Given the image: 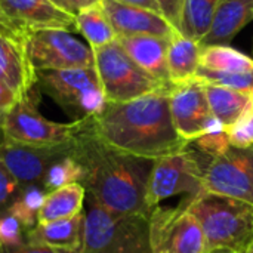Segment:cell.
<instances>
[{
  "label": "cell",
  "mask_w": 253,
  "mask_h": 253,
  "mask_svg": "<svg viewBox=\"0 0 253 253\" xmlns=\"http://www.w3.org/2000/svg\"><path fill=\"white\" fill-rule=\"evenodd\" d=\"M160 6L162 15L168 19V22L179 31V22H181V10L184 0H157Z\"/></svg>",
  "instance_id": "cell-32"
},
{
  "label": "cell",
  "mask_w": 253,
  "mask_h": 253,
  "mask_svg": "<svg viewBox=\"0 0 253 253\" xmlns=\"http://www.w3.org/2000/svg\"><path fill=\"white\" fill-rule=\"evenodd\" d=\"M253 18V0H219L202 46L227 44Z\"/></svg>",
  "instance_id": "cell-19"
},
{
  "label": "cell",
  "mask_w": 253,
  "mask_h": 253,
  "mask_svg": "<svg viewBox=\"0 0 253 253\" xmlns=\"http://www.w3.org/2000/svg\"><path fill=\"white\" fill-rule=\"evenodd\" d=\"M194 77L206 84H215V86H222V87L243 90V92H253V71L231 73V71H213L199 67Z\"/></svg>",
  "instance_id": "cell-28"
},
{
  "label": "cell",
  "mask_w": 253,
  "mask_h": 253,
  "mask_svg": "<svg viewBox=\"0 0 253 253\" xmlns=\"http://www.w3.org/2000/svg\"><path fill=\"white\" fill-rule=\"evenodd\" d=\"M117 1H122V3H126V4H132V6H138V7H142V9H147V10H153V12L162 13L157 0H117Z\"/></svg>",
  "instance_id": "cell-36"
},
{
  "label": "cell",
  "mask_w": 253,
  "mask_h": 253,
  "mask_svg": "<svg viewBox=\"0 0 253 253\" xmlns=\"http://www.w3.org/2000/svg\"><path fill=\"white\" fill-rule=\"evenodd\" d=\"M71 156L82 165L86 196L102 208L123 215H147L145 194L153 160L133 157L101 141L89 117L71 141Z\"/></svg>",
  "instance_id": "cell-1"
},
{
  "label": "cell",
  "mask_w": 253,
  "mask_h": 253,
  "mask_svg": "<svg viewBox=\"0 0 253 253\" xmlns=\"http://www.w3.org/2000/svg\"><path fill=\"white\" fill-rule=\"evenodd\" d=\"M83 119L58 123L40 114L31 92L19 98L6 113L1 126L3 139L28 145H59L70 142L82 129Z\"/></svg>",
  "instance_id": "cell-9"
},
{
  "label": "cell",
  "mask_w": 253,
  "mask_h": 253,
  "mask_svg": "<svg viewBox=\"0 0 253 253\" xmlns=\"http://www.w3.org/2000/svg\"><path fill=\"white\" fill-rule=\"evenodd\" d=\"M19 98L15 95V92L6 83H3L0 80V132H1V126H3L6 113L15 105V102Z\"/></svg>",
  "instance_id": "cell-34"
},
{
  "label": "cell",
  "mask_w": 253,
  "mask_h": 253,
  "mask_svg": "<svg viewBox=\"0 0 253 253\" xmlns=\"http://www.w3.org/2000/svg\"><path fill=\"white\" fill-rule=\"evenodd\" d=\"M84 202L86 188L82 184H70L49 191L39 212L37 224L73 218L83 212Z\"/></svg>",
  "instance_id": "cell-22"
},
{
  "label": "cell",
  "mask_w": 253,
  "mask_h": 253,
  "mask_svg": "<svg viewBox=\"0 0 253 253\" xmlns=\"http://www.w3.org/2000/svg\"><path fill=\"white\" fill-rule=\"evenodd\" d=\"M245 253H253V242L251 243V245H249V248L246 249V252Z\"/></svg>",
  "instance_id": "cell-39"
},
{
  "label": "cell",
  "mask_w": 253,
  "mask_h": 253,
  "mask_svg": "<svg viewBox=\"0 0 253 253\" xmlns=\"http://www.w3.org/2000/svg\"><path fill=\"white\" fill-rule=\"evenodd\" d=\"M199 156L197 150L185 148L154 160L145 194V203L150 211L170 197L185 194L187 199H193L205 191L203 176L208 165H203Z\"/></svg>",
  "instance_id": "cell-8"
},
{
  "label": "cell",
  "mask_w": 253,
  "mask_h": 253,
  "mask_svg": "<svg viewBox=\"0 0 253 253\" xmlns=\"http://www.w3.org/2000/svg\"><path fill=\"white\" fill-rule=\"evenodd\" d=\"M19 40L25 56L37 71L95 67L93 49L65 28L24 30Z\"/></svg>",
  "instance_id": "cell-5"
},
{
  "label": "cell",
  "mask_w": 253,
  "mask_h": 253,
  "mask_svg": "<svg viewBox=\"0 0 253 253\" xmlns=\"http://www.w3.org/2000/svg\"><path fill=\"white\" fill-rule=\"evenodd\" d=\"M76 25L92 49L102 47L117 40V33L104 10L101 0L79 10L76 13Z\"/></svg>",
  "instance_id": "cell-23"
},
{
  "label": "cell",
  "mask_w": 253,
  "mask_h": 253,
  "mask_svg": "<svg viewBox=\"0 0 253 253\" xmlns=\"http://www.w3.org/2000/svg\"><path fill=\"white\" fill-rule=\"evenodd\" d=\"M0 31H3V33H6V34H10V33H9V31H7V30H6V28L1 25V24H0ZM10 36H12V34H10Z\"/></svg>",
  "instance_id": "cell-40"
},
{
  "label": "cell",
  "mask_w": 253,
  "mask_h": 253,
  "mask_svg": "<svg viewBox=\"0 0 253 253\" xmlns=\"http://www.w3.org/2000/svg\"><path fill=\"white\" fill-rule=\"evenodd\" d=\"M203 190L253 208V147L230 145L225 153L212 159L205 169Z\"/></svg>",
  "instance_id": "cell-11"
},
{
  "label": "cell",
  "mask_w": 253,
  "mask_h": 253,
  "mask_svg": "<svg viewBox=\"0 0 253 253\" xmlns=\"http://www.w3.org/2000/svg\"><path fill=\"white\" fill-rule=\"evenodd\" d=\"M219 0H184L179 33L202 43L211 30Z\"/></svg>",
  "instance_id": "cell-24"
},
{
  "label": "cell",
  "mask_w": 253,
  "mask_h": 253,
  "mask_svg": "<svg viewBox=\"0 0 253 253\" xmlns=\"http://www.w3.org/2000/svg\"><path fill=\"white\" fill-rule=\"evenodd\" d=\"M191 144L196 147V150L200 154H203L205 157H209V162L212 159L221 156L222 153H225L230 147V141H228L225 127H218V129L209 130Z\"/></svg>",
  "instance_id": "cell-29"
},
{
  "label": "cell",
  "mask_w": 253,
  "mask_h": 253,
  "mask_svg": "<svg viewBox=\"0 0 253 253\" xmlns=\"http://www.w3.org/2000/svg\"><path fill=\"white\" fill-rule=\"evenodd\" d=\"M28 230L9 211L0 215V246H18L25 243Z\"/></svg>",
  "instance_id": "cell-30"
},
{
  "label": "cell",
  "mask_w": 253,
  "mask_h": 253,
  "mask_svg": "<svg viewBox=\"0 0 253 253\" xmlns=\"http://www.w3.org/2000/svg\"><path fill=\"white\" fill-rule=\"evenodd\" d=\"M169 110L178 135L188 144L209 130L224 127L212 116L203 83L196 77L172 84L169 90Z\"/></svg>",
  "instance_id": "cell-12"
},
{
  "label": "cell",
  "mask_w": 253,
  "mask_h": 253,
  "mask_svg": "<svg viewBox=\"0 0 253 253\" xmlns=\"http://www.w3.org/2000/svg\"><path fill=\"white\" fill-rule=\"evenodd\" d=\"M169 89H162L126 102H107L93 117L90 127L96 136L114 150L157 160L188 148L176 132L170 110Z\"/></svg>",
  "instance_id": "cell-2"
},
{
  "label": "cell",
  "mask_w": 253,
  "mask_h": 253,
  "mask_svg": "<svg viewBox=\"0 0 253 253\" xmlns=\"http://www.w3.org/2000/svg\"><path fill=\"white\" fill-rule=\"evenodd\" d=\"M0 24H1V25H3V27H4V28H6V30H7V31H9V33H10L12 36H18V34H16V33H15V31H13V30H12V28L9 27V24H7V22H6V19L3 18L1 12H0Z\"/></svg>",
  "instance_id": "cell-37"
},
{
  "label": "cell",
  "mask_w": 253,
  "mask_h": 253,
  "mask_svg": "<svg viewBox=\"0 0 253 253\" xmlns=\"http://www.w3.org/2000/svg\"><path fill=\"white\" fill-rule=\"evenodd\" d=\"M80 253H153L150 216L111 212L86 196Z\"/></svg>",
  "instance_id": "cell-4"
},
{
  "label": "cell",
  "mask_w": 253,
  "mask_h": 253,
  "mask_svg": "<svg viewBox=\"0 0 253 253\" xmlns=\"http://www.w3.org/2000/svg\"><path fill=\"white\" fill-rule=\"evenodd\" d=\"M46 194V190L40 185L21 187L19 193L9 208V212L15 215L30 231L37 225V216L44 203Z\"/></svg>",
  "instance_id": "cell-26"
},
{
  "label": "cell",
  "mask_w": 253,
  "mask_h": 253,
  "mask_svg": "<svg viewBox=\"0 0 253 253\" xmlns=\"http://www.w3.org/2000/svg\"><path fill=\"white\" fill-rule=\"evenodd\" d=\"M153 253H205L206 240L199 221L181 203L176 208H154L150 213Z\"/></svg>",
  "instance_id": "cell-10"
},
{
  "label": "cell",
  "mask_w": 253,
  "mask_h": 253,
  "mask_svg": "<svg viewBox=\"0 0 253 253\" xmlns=\"http://www.w3.org/2000/svg\"><path fill=\"white\" fill-rule=\"evenodd\" d=\"M40 87L76 120L96 116L107 104L95 67L37 71Z\"/></svg>",
  "instance_id": "cell-7"
},
{
  "label": "cell",
  "mask_w": 253,
  "mask_h": 253,
  "mask_svg": "<svg viewBox=\"0 0 253 253\" xmlns=\"http://www.w3.org/2000/svg\"><path fill=\"white\" fill-rule=\"evenodd\" d=\"M50 1L58 4L61 9L76 15L83 7H87V6H90V4H93V3H96L99 0H50Z\"/></svg>",
  "instance_id": "cell-35"
},
{
  "label": "cell",
  "mask_w": 253,
  "mask_h": 253,
  "mask_svg": "<svg viewBox=\"0 0 253 253\" xmlns=\"http://www.w3.org/2000/svg\"><path fill=\"white\" fill-rule=\"evenodd\" d=\"M19 190H21V185L7 172V169L0 163V215L9 211Z\"/></svg>",
  "instance_id": "cell-31"
},
{
  "label": "cell",
  "mask_w": 253,
  "mask_h": 253,
  "mask_svg": "<svg viewBox=\"0 0 253 253\" xmlns=\"http://www.w3.org/2000/svg\"><path fill=\"white\" fill-rule=\"evenodd\" d=\"M0 12L18 36L24 30H77L76 15L61 9L50 0H0Z\"/></svg>",
  "instance_id": "cell-14"
},
{
  "label": "cell",
  "mask_w": 253,
  "mask_h": 253,
  "mask_svg": "<svg viewBox=\"0 0 253 253\" xmlns=\"http://www.w3.org/2000/svg\"><path fill=\"white\" fill-rule=\"evenodd\" d=\"M0 253H80V251L68 252V251H59L46 246L31 245V243H22L18 246H0Z\"/></svg>",
  "instance_id": "cell-33"
},
{
  "label": "cell",
  "mask_w": 253,
  "mask_h": 253,
  "mask_svg": "<svg viewBox=\"0 0 253 253\" xmlns=\"http://www.w3.org/2000/svg\"><path fill=\"white\" fill-rule=\"evenodd\" d=\"M200 67L213 71L246 73L253 71V59L251 56L236 50L227 44L202 46Z\"/></svg>",
  "instance_id": "cell-25"
},
{
  "label": "cell",
  "mask_w": 253,
  "mask_h": 253,
  "mask_svg": "<svg viewBox=\"0 0 253 253\" xmlns=\"http://www.w3.org/2000/svg\"><path fill=\"white\" fill-rule=\"evenodd\" d=\"M212 116L227 129L253 107V92L203 83Z\"/></svg>",
  "instance_id": "cell-20"
},
{
  "label": "cell",
  "mask_w": 253,
  "mask_h": 253,
  "mask_svg": "<svg viewBox=\"0 0 253 253\" xmlns=\"http://www.w3.org/2000/svg\"><path fill=\"white\" fill-rule=\"evenodd\" d=\"M0 80L6 83L18 98L27 96L36 82V71L30 65L19 36L0 31Z\"/></svg>",
  "instance_id": "cell-17"
},
{
  "label": "cell",
  "mask_w": 253,
  "mask_h": 253,
  "mask_svg": "<svg viewBox=\"0 0 253 253\" xmlns=\"http://www.w3.org/2000/svg\"><path fill=\"white\" fill-rule=\"evenodd\" d=\"M83 176H84V172H83L82 165L70 153L68 156H65L64 159L58 160L56 163L50 166V169L47 170L43 179L42 187L46 190V193H49L64 185L82 184Z\"/></svg>",
  "instance_id": "cell-27"
},
{
  "label": "cell",
  "mask_w": 253,
  "mask_h": 253,
  "mask_svg": "<svg viewBox=\"0 0 253 253\" xmlns=\"http://www.w3.org/2000/svg\"><path fill=\"white\" fill-rule=\"evenodd\" d=\"M182 205L199 221L206 251L230 249L245 253L253 242L252 206L206 191L185 199Z\"/></svg>",
  "instance_id": "cell-3"
},
{
  "label": "cell",
  "mask_w": 253,
  "mask_h": 253,
  "mask_svg": "<svg viewBox=\"0 0 253 253\" xmlns=\"http://www.w3.org/2000/svg\"><path fill=\"white\" fill-rule=\"evenodd\" d=\"M202 44L176 31L168 46V71L172 84L194 79L200 67Z\"/></svg>",
  "instance_id": "cell-21"
},
{
  "label": "cell",
  "mask_w": 253,
  "mask_h": 253,
  "mask_svg": "<svg viewBox=\"0 0 253 253\" xmlns=\"http://www.w3.org/2000/svg\"><path fill=\"white\" fill-rule=\"evenodd\" d=\"M101 3L114 31L117 33V37L148 34L170 39L176 33V30L162 13L126 4L117 0H101Z\"/></svg>",
  "instance_id": "cell-15"
},
{
  "label": "cell",
  "mask_w": 253,
  "mask_h": 253,
  "mask_svg": "<svg viewBox=\"0 0 253 253\" xmlns=\"http://www.w3.org/2000/svg\"><path fill=\"white\" fill-rule=\"evenodd\" d=\"M83 222L84 215L82 212L73 218L37 224L27 233L25 243L68 252H79L83 240Z\"/></svg>",
  "instance_id": "cell-18"
},
{
  "label": "cell",
  "mask_w": 253,
  "mask_h": 253,
  "mask_svg": "<svg viewBox=\"0 0 253 253\" xmlns=\"http://www.w3.org/2000/svg\"><path fill=\"white\" fill-rule=\"evenodd\" d=\"M170 39L148 34L119 36L117 42L132 61L147 74L166 86H172L168 71V46Z\"/></svg>",
  "instance_id": "cell-16"
},
{
  "label": "cell",
  "mask_w": 253,
  "mask_h": 253,
  "mask_svg": "<svg viewBox=\"0 0 253 253\" xmlns=\"http://www.w3.org/2000/svg\"><path fill=\"white\" fill-rule=\"evenodd\" d=\"M95 70L107 102H126L139 96L169 89L139 68L117 40L93 49Z\"/></svg>",
  "instance_id": "cell-6"
},
{
  "label": "cell",
  "mask_w": 253,
  "mask_h": 253,
  "mask_svg": "<svg viewBox=\"0 0 253 253\" xmlns=\"http://www.w3.org/2000/svg\"><path fill=\"white\" fill-rule=\"evenodd\" d=\"M205 253H236L230 249H212V251H206Z\"/></svg>",
  "instance_id": "cell-38"
},
{
  "label": "cell",
  "mask_w": 253,
  "mask_h": 253,
  "mask_svg": "<svg viewBox=\"0 0 253 253\" xmlns=\"http://www.w3.org/2000/svg\"><path fill=\"white\" fill-rule=\"evenodd\" d=\"M71 141L59 145H28L1 139L0 163L21 187H42L50 166L71 153Z\"/></svg>",
  "instance_id": "cell-13"
}]
</instances>
